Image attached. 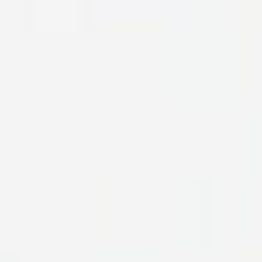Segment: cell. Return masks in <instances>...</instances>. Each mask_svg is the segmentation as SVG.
Returning a JSON list of instances; mask_svg holds the SVG:
<instances>
[{
	"instance_id": "obj_1",
	"label": "cell",
	"mask_w": 262,
	"mask_h": 262,
	"mask_svg": "<svg viewBox=\"0 0 262 262\" xmlns=\"http://www.w3.org/2000/svg\"><path fill=\"white\" fill-rule=\"evenodd\" d=\"M83 14H88V0H23L28 28H41V32H74Z\"/></svg>"
}]
</instances>
